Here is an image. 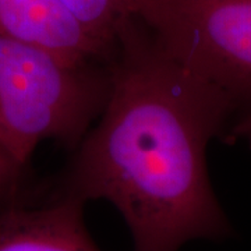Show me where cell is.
<instances>
[{"label":"cell","mask_w":251,"mask_h":251,"mask_svg":"<svg viewBox=\"0 0 251 251\" xmlns=\"http://www.w3.org/2000/svg\"><path fill=\"white\" fill-rule=\"evenodd\" d=\"M105 106L49 197L106 200L130 230L134 251H179L224 240L232 225L211 184L206 150L221 140L214 95L131 18L109 57Z\"/></svg>","instance_id":"1"},{"label":"cell","mask_w":251,"mask_h":251,"mask_svg":"<svg viewBox=\"0 0 251 251\" xmlns=\"http://www.w3.org/2000/svg\"><path fill=\"white\" fill-rule=\"evenodd\" d=\"M109 87V60L73 63L0 35V141L24 166L44 141L74 150L100 115Z\"/></svg>","instance_id":"2"},{"label":"cell","mask_w":251,"mask_h":251,"mask_svg":"<svg viewBox=\"0 0 251 251\" xmlns=\"http://www.w3.org/2000/svg\"><path fill=\"white\" fill-rule=\"evenodd\" d=\"M135 17L214 95L221 141L251 151V0H137Z\"/></svg>","instance_id":"3"},{"label":"cell","mask_w":251,"mask_h":251,"mask_svg":"<svg viewBox=\"0 0 251 251\" xmlns=\"http://www.w3.org/2000/svg\"><path fill=\"white\" fill-rule=\"evenodd\" d=\"M0 35L42 46L73 63L108 62L115 48L88 32L57 0H0Z\"/></svg>","instance_id":"4"},{"label":"cell","mask_w":251,"mask_h":251,"mask_svg":"<svg viewBox=\"0 0 251 251\" xmlns=\"http://www.w3.org/2000/svg\"><path fill=\"white\" fill-rule=\"evenodd\" d=\"M84 206L69 198L24 201L0 211V251H102L84 221Z\"/></svg>","instance_id":"5"},{"label":"cell","mask_w":251,"mask_h":251,"mask_svg":"<svg viewBox=\"0 0 251 251\" xmlns=\"http://www.w3.org/2000/svg\"><path fill=\"white\" fill-rule=\"evenodd\" d=\"M99 41L115 46L126 24L135 17L137 0H57Z\"/></svg>","instance_id":"6"},{"label":"cell","mask_w":251,"mask_h":251,"mask_svg":"<svg viewBox=\"0 0 251 251\" xmlns=\"http://www.w3.org/2000/svg\"><path fill=\"white\" fill-rule=\"evenodd\" d=\"M25 168L0 141V211L21 202L20 190Z\"/></svg>","instance_id":"7"}]
</instances>
